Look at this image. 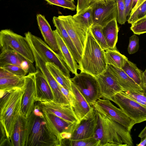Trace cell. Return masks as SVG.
<instances>
[{
    "label": "cell",
    "instance_id": "cell-28",
    "mask_svg": "<svg viewBox=\"0 0 146 146\" xmlns=\"http://www.w3.org/2000/svg\"><path fill=\"white\" fill-rule=\"evenodd\" d=\"M72 16L77 22L88 30L93 25V9L91 5Z\"/></svg>",
    "mask_w": 146,
    "mask_h": 146
},
{
    "label": "cell",
    "instance_id": "cell-48",
    "mask_svg": "<svg viewBox=\"0 0 146 146\" xmlns=\"http://www.w3.org/2000/svg\"><path fill=\"white\" fill-rule=\"evenodd\" d=\"M146 136V125L138 135V137L141 139Z\"/></svg>",
    "mask_w": 146,
    "mask_h": 146
},
{
    "label": "cell",
    "instance_id": "cell-21",
    "mask_svg": "<svg viewBox=\"0 0 146 146\" xmlns=\"http://www.w3.org/2000/svg\"><path fill=\"white\" fill-rule=\"evenodd\" d=\"M53 32L56 38L60 54L69 70L75 75L79 69V65L56 29Z\"/></svg>",
    "mask_w": 146,
    "mask_h": 146
},
{
    "label": "cell",
    "instance_id": "cell-20",
    "mask_svg": "<svg viewBox=\"0 0 146 146\" xmlns=\"http://www.w3.org/2000/svg\"><path fill=\"white\" fill-rule=\"evenodd\" d=\"M36 19L39 28L45 42L54 51L60 54L59 48L53 31L45 17L37 14Z\"/></svg>",
    "mask_w": 146,
    "mask_h": 146
},
{
    "label": "cell",
    "instance_id": "cell-1",
    "mask_svg": "<svg viewBox=\"0 0 146 146\" xmlns=\"http://www.w3.org/2000/svg\"><path fill=\"white\" fill-rule=\"evenodd\" d=\"M27 119L25 146H60L59 141L49 129L36 102L35 108Z\"/></svg>",
    "mask_w": 146,
    "mask_h": 146
},
{
    "label": "cell",
    "instance_id": "cell-14",
    "mask_svg": "<svg viewBox=\"0 0 146 146\" xmlns=\"http://www.w3.org/2000/svg\"><path fill=\"white\" fill-rule=\"evenodd\" d=\"M36 103L42 111L53 114L72 123H79L80 122L76 117L70 104H60L54 101H37Z\"/></svg>",
    "mask_w": 146,
    "mask_h": 146
},
{
    "label": "cell",
    "instance_id": "cell-19",
    "mask_svg": "<svg viewBox=\"0 0 146 146\" xmlns=\"http://www.w3.org/2000/svg\"><path fill=\"white\" fill-rule=\"evenodd\" d=\"M36 72V102L54 101L52 90L44 76L38 69Z\"/></svg>",
    "mask_w": 146,
    "mask_h": 146
},
{
    "label": "cell",
    "instance_id": "cell-32",
    "mask_svg": "<svg viewBox=\"0 0 146 146\" xmlns=\"http://www.w3.org/2000/svg\"><path fill=\"white\" fill-rule=\"evenodd\" d=\"M90 29L96 40L103 50H105L110 48L103 34L102 27L93 25Z\"/></svg>",
    "mask_w": 146,
    "mask_h": 146
},
{
    "label": "cell",
    "instance_id": "cell-40",
    "mask_svg": "<svg viewBox=\"0 0 146 146\" xmlns=\"http://www.w3.org/2000/svg\"><path fill=\"white\" fill-rule=\"evenodd\" d=\"M58 85L61 92L66 98L72 106L74 100V96L72 91L69 90L59 84Z\"/></svg>",
    "mask_w": 146,
    "mask_h": 146
},
{
    "label": "cell",
    "instance_id": "cell-51",
    "mask_svg": "<svg viewBox=\"0 0 146 146\" xmlns=\"http://www.w3.org/2000/svg\"><path fill=\"white\" fill-rule=\"evenodd\" d=\"M69 1L74 3V0H67Z\"/></svg>",
    "mask_w": 146,
    "mask_h": 146
},
{
    "label": "cell",
    "instance_id": "cell-5",
    "mask_svg": "<svg viewBox=\"0 0 146 146\" xmlns=\"http://www.w3.org/2000/svg\"><path fill=\"white\" fill-rule=\"evenodd\" d=\"M95 111L97 116V125L94 137L99 141L100 146H127L123 143L110 118Z\"/></svg>",
    "mask_w": 146,
    "mask_h": 146
},
{
    "label": "cell",
    "instance_id": "cell-44",
    "mask_svg": "<svg viewBox=\"0 0 146 146\" xmlns=\"http://www.w3.org/2000/svg\"><path fill=\"white\" fill-rule=\"evenodd\" d=\"M141 88L143 90V94L146 96V69L143 72Z\"/></svg>",
    "mask_w": 146,
    "mask_h": 146
},
{
    "label": "cell",
    "instance_id": "cell-41",
    "mask_svg": "<svg viewBox=\"0 0 146 146\" xmlns=\"http://www.w3.org/2000/svg\"><path fill=\"white\" fill-rule=\"evenodd\" d=\"M90 5L89 0H78L76 6V13L88 7Z\"/></svg>",
    "mask_w": 146,
    "mask_h": 146
},
{
    "label": "cell",
    "instance_id": "cell-33",
    "mask_svg": "<svg viewBox=\"0 0 146 146\" xmlns=\"http://www.w3.org/2000/svg\"><path fill=\"white\" fill-rule=\"evenodd\" d=\"M146 15V1L142 4L133 12L129 15L128 23L131 24Z\"/></svg>",
    "mask_w": 146,
    "mask_h": 146
},
{
    "label": "cell",
    "instance_id": "cell-29",
    "mask_svg": "<svg viewBox=\"0 0 146 146\" xmlns=\"http://www.w3.org/2000/svg\"><path fill=\"white\" fill-rule=\"evenodd\" d=\"M24 77L17 76L0 78V89L5 91L16 88L23 89L25 84Z\"/></svg>",
    "mask_w": 146,
    "mask_h": 146
},
{
    "label": "cell",
    "instance_id": "cell-17",
    "mask_svg": "<svg viewBox=\"0 0 146 146\" xmlns=\"http://www.w3.org/2000/svg\"><path fill=\"white\" fill-rule=\"evenodd\" d=\"M107 69L122 88L123 92L143 94L142 88L120 68L108 64Z\"/></svg>",
    "mask_w": 146,
    "mask_h": 146
},
{
    "label": "cell",
    "instance_id": "cell-7",
    "mask_svg": "<svg viewBox=\"0 0 146 146\" xmlns=\"http://www.w3.org/2000/svg\"><path fill=\"white\" fill-rule=\"evenodd\" d=\"M111 101L117 105L135 123L146 121V107L121 92L116 94Z\"/></svg>",
    "mask_w": 146,
    "mask_h": 146
},
{
    "label": "cell",
    "instance_id": "cell-22",
    "mask_svg": "<svg viewBox=\"0 0 146 146\" xmlns=\"http://www.w3.org/2000/svg\"><path fill=\"white\" fill-rule=\"evenodd\" d=\"M27 121V118L20 113L15 124L11 138L12 146H25Z\"/></svg>",
    "mask_w": 146,
    "mask_h": 146
},
{
    "label": "cell",
    "instance_id": "cell-16",
    "mask_svg": "<svg viewBox=\"0 0 146 146\" xmlns=\"http://www.w3.org/2000/svg\"><path fill=\"white\" fill-rule=\"evenodd\" d=\"M71 86L74 96L72 107L78 120L80 122L94 116L95 112L93 106L88 103L71 81Z\"/></svg>",
    "mask_w": 146,
    "mask_h": 146
},
{
    "label": "cell",
    "instance_id": "cell-42",
    "mask_svg": "<svg viewBox=\"0 0 146 146\" xmlns=\"http://www.w3.org/2000/svg\"><path fill=\"white\" fill-rule=\"evenodd\" d=\"M123 1L125 7V15L127 17L129 15L132 9L133 0H123Z\"/></svg>",
    "mask_w": 146,
    "mask_h": 146
},
{
    "label": "cell",
    "instance_id": "cell-13",
    "mask_svg": "<svg viewBox=\"0 0 146 146\" xmlns=\"http://www.w3.org/2000/svg\"><path fill=\"white\" fill-rule=\"evenodd\" d=\"M90 5L92 7L93 25H100L103 27L117 18V7L115 0H110L106 3H96Z\"/></svg>",
    "mask_w": 146,
    "mask_h": 146
},
{
    "label": "cell",
    "instance_id": "cell-23",
    "mask_svg": "<svg viewBox=\"0 0 146 146\" xmlns=\"http://www.w3.org/2000/svg\"><path fill=\"white\" fill-rule=\"evenodd\" d=\"M52 21L56 29L72 53L74 58L79 64L82 56L78 52L74 43L69 35L66 29L60 19L58 17H54Z\"/></svg>",
    "mask_w": 146,
    "mask_h": 146
},
{
    "label": "cell",
    "instance_id": "cell-50",
    "mask_svg": "<svg viewBox=\"0 0 146 146\" xmlns=\"http://www.w3.org/2000/svg\"><path fill=\"white\" fill-rule=\"evenodd\" d=\"M138 1L139 0H133L132 4V9H133L135 6L136 5Z\"/></svg>",
    "mask_w": 146,
    "mask_h": 146
},
{
    "label": "cell",
    "instance_id": "cell-27",
    "mask_svg": "<svg viewBox=\"0 0 146 146\" xmlns=\"http://www.w3.org/2000/svg\"><path fill=\"white\" fill-rule=\"evenodd\" d=\"M105 51V54L107 64L121 68L128 58L121 54L117 49L109 48Z\"/></svg>",
    "mask_w": 146,
    "mask_h": 146
},
{
    "label": "cell",
    "instance_id": "cell-15",
    "mask_svg": "<svg viewBox=\"0 0 146 146\" xmlns=\"http://www.w3.org/2000/svg\"><path fill=\"white\" fill-rule=\"evenodd\" d=\"M96 77L99 86L101 98L111 101L116 94L123 91L122 88L107 68Z\"/></svg>",
    "mask_w": 146,
    "mask_h": 146
},
{
    "label": "cell",
    "instance_id": "cell-25",
    "mask_svg": "<svg viewBox=\"0 0 146 146\" xmlns=\"http://www.w3.org/2000/svg\"><path fill=\"white\" fill-rule=\"evenodd\" d=\"M46 65L57 82L64 88L72 91L70 78L66 76L53 63L46 62Z\"/></svg>",
    "mask_w": 146,
    "mask_h": 146
},
{
    "label": "cell",
    "instance_id": "cell-6",
    "mask_svg": "<svg viewBox=\"0 0 146 146\" xmlns=\"http://www.w3.org/2000/svg\"><path fill=\"white\" fill-rule=\"evenodd\" d=\"M70 79L90 105L92 106L98 99L102 98L96 77L86 72H80Z\"/></svg>",
    "mask_w": 146,
    "mask_h": 146
},
{
    "label": "cell",
    "instance_id": "cell-3",
    "mask_svg": "<svg viewBox=\"0 0 146 146\" xmlns=\"http://www.w3.org/2000/svg\"><path fill=\"white\" fill-rule=\"evenodd\" d=\"M103 50L88 30L83 53L78 64L80 72L89 73L95 77L102 73L107 68Z\"/></svg>",
    "mask_w": 146,
    "mask_h": 146
},
{
    "label": "cell",
    "instance_id": "cell-31",
    "mask_svg": "<svg viewBox=\"0 0 146 146\" xmlns=\"http://www.w3.org/2000/svg\"><path fill=\"white\" fill-rule=\"evenodd\" d=\"M60 146H100V142L94 137L78 140L69 139L62 141Z\"/></svg>",
    "mask_w": 146,
    "mask_h": 146
},
{
    "label": "cell",
    "instance_id": "cell-52",
    "mask_svg": "<svg viewBox=\"0 0 146 146\" xmlns=\"http://www.w3.org/2000/svg\"></svg>",
    "mask_w": 146,
    "mask_h": 146
},
{
    "label": "cell",
    "instance_id": "cell-38",
    "mask_svg": "<svg viewBox=\"0 0 146 146\" xmlns=\"http://www.w3.org/2000/svg\"><path fill=\"white\" fill-rule=\"evenodd\" d=\"M139 48V38L134 34L129 38V44L127 51L129 54H133L137 52Z\"/></svg>",
    "mask_w": 146,
    "mask_h": 146
},
{
    "label": "cell",
    "instance_id": "cell-4",
    "mask_svg": "<svg viewBox=\"0 0 146 146\" xmlns=\"http://www.w3.org/2000/svg\"><path fill=\"white\" fill-rule=\"evenodd\" d=\"M0 46L1 50L11 49L14 51L31 64L35 62L32 50L25 37L18 34L10 29L1 31Z\"/></svg>",
    "mask_w": 146,
    "mask_h": 146
},
{
    "label": "cell",
    "instance_id": "cell-37",
    "mask_svg": "<svg viewBox=\"0 0 146 146\" xmlns=\"http://www.w3.org/2000/svg\"><path fill=\"white\" fill-rule=\"evenodd\" d=\"M50 5L58 6L64 8H66L72 11L76 9V7L74 3L67 0H45Z\"/></svg>",
    "mask_w": 146,
    "mask_h": 146
},
{
    "label": "cell",
    "instance_id": "cell-46",
    "mask_svg": "<svg viewBox=\"0 0 146 146\" xmlns=\"http://www.w3.org/2000/svg\"><path fill=\"white\" fill-rule=\"evenodd\" d=\"M146 0H139L137 4L135 6L134 8L131 9L130 14L132 13L135 10H136L142 4L144 3Z\"/></svg>",
    "mask_w": 146,
    "mask_h": 146
},
{
    "label": "cell",
    "instance_id": "cell-35",
    "mask_svg": "<svg viewBox=\"0 0 146 146\" xmlns=\"http://www.w3.org/2000/svg\"><path fill=\"white\" fill-rule=\"evenodd\" d=\"M115 0L117 7V21L120 24H124L126 21L127 17L123 0Z\"/></svg>",
    "mask_w": 146,
    "mask_h": 146
},
{
    "label": "cell",
    "instance_id": "cell-36",
    "mask_svg": "<svg viewBox=\"0 0 146 146\" xmlns=\"http://www.w3.org/2000/svg\"><path fill=\"white\" fill-rule=\"evenodd\" d=\"M0 67L6 69L16 76L21 77L27 75L28 72L19 66L13 64H5Z\"/></svg>",
    "mask_w": 146,
    "mask_h": 146
},
{
    "label": "cell",
    "instance_id": "cell-8",
    "mask_svg": "<svg viewBox=\"0 0 146 146\" xmlns=\"http://www.w3.org/2000/svg\"><path fill=\"white\" fill-rule=\"evenodd\" d=\"M41 111L48 127L53 135L59 141L60 145L62 140L70 138L74 130L80 123H72L53 114Z\"/></svg>",
    "mask_w": 146,
    "mask_h": 146
},
{
    "label": "cell",
    "instance_id": "cell-43",
    "mask_svg": "<svg viewBox=\"0 0 146 146\" xmlns=\"http://www.w3.org/2000/svg\"><path fill=\"white\" fill-rule=\"evenodd\" d=\"M15 76H16L6 69L0 67V78L10 77Z\"/></svg>",
    "mask_w": 146,
    "mask_h": 146
},
{
    "label": "cell",
    "instance_id": "cell-2",
    "mask_svg": "<svg viewBox=\"0 0 146 146\" xmlns=\"http://www.w3.org/2000/svg\"><path fill=\"white\" fill-rule=\"evenodd\" d=\"M0 123L11 141L15 124L21 113L24 92L23 89L19 88L0 90Z\"/></svg>",
    "mask_w": 146,
    "mask_h": 146
},
{
    "label": "cell",
    "instance_id": "cell-18",
    "mask_svg": "<svg viewBox=\"0 0 146 146\" xmlns=\"http://www.w3.org/2000/svg\"><path fill=\"white\" fill-rule=\"evenodd\" d=\"M97 125L96 113L91 117L81 121L72 134L70 139L78 140L94 137Z\"/></svg>",
    "mask_w": 146,
    "mask_h": 146
},
{
    "label": "cell",
    "instance_id": "cell-34",
    "mask_svg": "<svg viewBox=\"0 0 146 146\" xmlns=\"http://www.w3.org/2000/svg\"><path fill=\"white\" fill-rule=\"evenodd\" d=\"M130 29L133 33L140 35L146 33V16H145L131 24Z\"/></svg>",
    "mask_w": 146,
    "mask_h": 146
},
{
    "label": "cell",
    "instance_id": "cell-39",
    "mask_svg": "<svg viewBox=\"0 0 146 146\" xmlns=\"http://www.w3.org/2000/svg\"><path fill=\"white\" fill-rule=\"evenodd\" d=\"M124 92L129 97L139 103L146 107V96L143 94L129 91Z\"/></svg>",
    "mask_w": 146,
    "mask_h": 146
},
{
    "label": "cell",
    "instance_id": "cell-45",
    "mask_svg": "<svg viewBox=\"0 0 146 146\" xmlns=\"http://www.w3.org/2000/svg\"><path fill=\"white\" fill-rule=\"evenodd\" d=\"M30 64L26 60H24L21 63L20 67L24 70L28 71L29 68V66Z\"/></svg>",
    "mask_w": 146,
    "mask_h": 146
},
{
    "label": "cell",
    "instance_id": "cell-24",
    "mask_svg": "<svg viewBox=\"0 0 146 146\" xmlns=\"http://www.w3.org/2000/svg\"><path fill=\"white\" fill-rule=\"evenodd\" d=\"M103 34L110 49H116L119 28L117 19H114L102 27Z\"/></svg>",
    "mask_w": 146,
    "mask_h": 146
},
{
    "label": "cell",
    "instance_id": "cell-9",
    "mask_svg": "<svg viewBox=\"0 0 146 146\" xmlns=\"http://www.w3.org/2000/svg\"><path fill=\"white\" fill-rule=\"evenodd\" d=\"M25 35L29 38L35 48L47 62L54 64L66 76L70 78V71L60 54L54 51L40 38L32 34L30 32L26 33Z\"/></svg>",
    "mask_w": 146,
    "mask_h": 146
},
{
    "label": "cell",
    "instance_id": "cell-26",
    "mask_svg": "<svg viewBox=\"0 0 146 146\" xmlns=\"http://www.w3.org/2000/svg\"><path fill=\"white\" fill-rule=\"evenodd\" d=\"M25 60H26L22 56L13 50H1L0 54V66L7 64L20 66L22 62Z\"/></svg>",
    "mask_w": 146,
    "mask_h": 146
},
{
    "label": "cell",
    "instance_id": "cell-12",
    "mask_svg": "<svg viewBox=\"0 0 146 146\" xmlns=\"http://www.w3.org/2000/svg\"><path fill=\"white\" fill-rule=\"evenodd\" d=\"M36 72L29 73L24 77V91L21 113L27 118L33 111L36 102Z\"/></svg>",
    "mask_w": 146,
    "mask_h": 146
},
{
    "label": "cell",
    "instance_id": "cell-49",
    "mask_svg": "<svg viewBox=\"0 0 146 146\" xmlns=\"http://www.w3.org/2000/svg\"><path fill=\"white\" fill-rule=\"evenodd\" d=\"M143 139H141L140 142L138 144H137V146H146V136L143 138Z\"/></svg>",
    "mask_w": 146,
    "mask_h": 146
},
{
    "label": "cell",
    "instance_id": "cell-11",
    "mask_svg": "<svg viewBox=\"0 0 146 146\" xmlns=\"http://www.w3.org/2000/svg\"><path fill=\"white\" fill-rule=\"evenodd\" d=\"M58 17L82 56L88 31L78 23L72 15H60Z\"/></svg>",
    "mask_w": 146,
    "mask_h": 146
},
{
    "label": "cell",
    "instance_id": "cell-47",
    "mask_svg": "<svg viewBox=\"0 0 146 146\" xmlns=\"http://www.w3.org/2000/svg\"><path fill=\"white\" fill-rule=\"evenodd\" d=\"M110 0H89V2L90 5L92 4L96 3H106Z\"/></svg>",
    "mask_w": 146,
    "mask_h": 146
},
{
    "label": "cell",
    "instance_id": "cell-10",
    "mask_svg": "<svg viewBox=\"0 0 146 146\" xmlns=\"http://www.w3.org/2000/svg\"><path fill=\"white\" fill-rule=\"evenodd\" d=\"M94 110L122 125L131 131L135 122L110 100L100 98L92 105Z\"/></svg>",
    "mask_w": 146,
    "mask_h": 146
},
{
    "label": "cell",
    "instance_id": "cell-30",
    "mask_svg": "<svg viewBox=\"0 0 146 146\" xmlns=\"http://www.w3.org/2000/svg\"><path fill=\"white\" fill-rule=\"evenodd\" d=\"M121 69L141 88V80L143 72L139 69L135 64L128 59Z\"/></svg>",
    "mask_w": 146,
    "mask_h": 146
}]
</instances>
